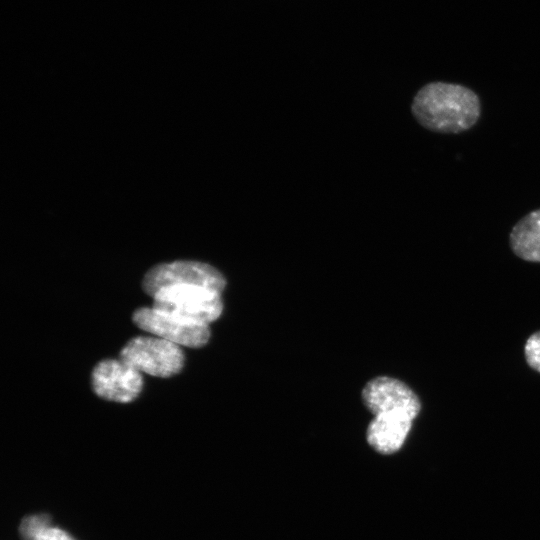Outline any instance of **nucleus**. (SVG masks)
<instances>
[{
  "mask_svg": "<svg viewBox=\"0 0 540 540\" xmlns=\"http://www.w3.org/2000/svg\"><path fill=\"white\" fill-rule=\"evenodd\" d=\"M50 526L51 521L47 514H33L22 518L18 530L23 540H35Z\"/></svg>",
  "mask_w": 540,
  "mask_h": 540,
  "instance_id": "10",
  "label": "nucleus"
},
{
  "mask_svg": "<svg viewBox=\"0 0 540 540\" xmlns=\"http://www.w3.org/2000/svg\"><path fill=\"white\" fill-rule=\"evenodd\" d=\"M417 413L408 410H388L374 415L367 427L368 444L377 452L392 454L405 442Z\"/></svg>",
  "mask_w": 540,
  "mask_h": 540,
  "instance_id": "8",
  "label": "nucleus"
},
{
  "mask_svg": "<svg viewBox=\"0 0 540 540\" xmlns=\"http://www.w3.org/2000/svg\"><path fill=\"white\" fill-rule=\"evenodd\" d=\"M35 540H75L68 532L61 528L50 526Z\"/></svg>",
  "mask_w": 540,
  "mask_h": 540,
  "instance_id": "12",
  "label": "nucleus"
},
{
  "mask_svg": "<svg viewBox=\"0 0 540 540\" xmlns=\"http://www.w3.org/2000/svg\"><path fill=\"white\" fill-rule=\"evenodd\" d=\"M221 293L201 285H171L154 294L153 308L189 322L209 325L222 313Z\"/></svg>",
  "mask_w": 540,
  "mask_h": 540,
  "instance_id": "2",
  "label": "nucleus"
},
{
  "mask_svg": "<svg viewBox=\"0 0 540 540\" xmlns=\"http://www.w3.org/2000/svg\"><path fill=\"white\" fill-rule=\"evenodd\" d=\"M362 399L373 415L388 410H408L419 414L421 410V402L410 387L386 376L370 380L363 388Z\"/></svg>",
  "mask_w": 540,
  "mask_h": 540,
  "instance_id": "7",
  "label": "nucleus"
},
{
  "mask_svg": "<svg viewBox=\"0 0 540 540\" xmlns=\"http://www.w3.org/2000/svg\"><path fill=\"white\" fill-rule=\"evenodd\" d=\"M510 246L515 255L529 262H540V209L522 217L512 228Z\"/></svg>",
  "mask_w": 540,
  "mask_h": 540,
  "instance_id": "9",
  "label": "nucleus"
},
{
  "mask_svg": "<svg viewBox=\"0 0 540 540\" xmlns=\"http://www.w3.org/2000/svg\"><path fill=\"white\" fill-rule=\"evenodd\" d=\"M133 321L140 329L179 346L198 348L210 338L209 325L189 322L153 307L137 309Z\"/></svg>",
  "mask_w": 540,
  "mask_h": 540,
  "instance_id": "5",
  "label": "nucleus"
},
{
  "mask_svg": "<svg viewBox=\"0 0 540 540\" xmlns=\"http://www.w3.org/2000/svg\"><path fill=\"white\" fill-rule=\"evenodd\" d=\"M92 386L103 399L127 403L138 396L143 379L138 370L122 360L106 359L93 369Z\"/></svg>",
  "mask_w": 540,
  "mask_h": 540,
  "instance_id": "6",
  "label": "nucleus"
},
{
  "mask_svg": "<svg viewBox=\"0 0 540 540\" xmlns=\"http://www.w3.org/2000/svg\"><path fill=\"white\" fill-rule=\"evenodd\" d=\"M119 359L139 372L157 377H170L180 372L184 364L179 345L160 337L131 339L121 350Z\"/></svg>",
  "mask_w": 540,
  "mask_h": 540,
  "instance_id": "3",
  "label": "nucleus"
},
{
  "mask_svg": "<svg viewBox=\"0 0 540 540\" xmlns=\"http://www.w3.org/2000/svg\"><path fill=\"white\" fill-rule=\"evenodd\" d=\"M183 284L201 285L222 292L226 280L216 268L197 261L158 264L143 279V289L152 297L163 287Z\"/></svg>",
  "mask_w": 540,
  "mask_h": 540,
  "instance_id": "4",
  "label": "nucleus"
},
{
  "mask_svg": "<svg viewBox=\"0 0 540 540\" xmlns=\"http://www.w3.org/2000/svg\"><path fill=\"white\" fill-rule=\"evenodd\" d=\"M524 353L528 365L540 373V331L533 333L527 339Z\"/></svg>",
  "mask_w": 540,
  "mask_h": 540,
  "instance_id": "11",
  "label": "nucleus"
},
{
  "mask_svg": "<svg viewBox=\"0 0 540 540\" xmlns=\"http://www.w3.org/2000/svg\"><path fill=\"white\" fill-rule=\"evenodd\" d=\"M412 114L424 128L439 133H460L476 124L481 114L478 95L453 83L431 82L415 95Z\"/></svg>",
  "mask_w": 540,
  "mask_h": 540,
  "instance_id": "1",
  "label": "nucleus"
}]
</instances>
